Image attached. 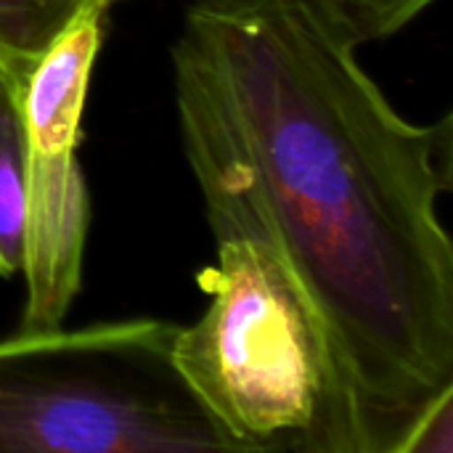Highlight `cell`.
<instances>
[{"label": "cell", "mask_w": 453, "mask_h": 453, "mask_svg": "<svg viewBox=\"0 0 453 453\" xmlns=\"http://www.w3.org/2000/svg\"><path fill=\"white\" fill-rule=\"evenodd\" d=\"M24 143L13 90L0 82V276L21 271Z\"/></svg>", "instance_id": "obj_6"}, {"label": "cell", "mask_w": 453, "mask_h": 453, "mask_svg": "<svg viewBox=\"0 0 453 453\" xmlns=\"http://www.w3.org/2000/svg\"><path fill=\"white\" fill-rule=\"evenodd\" d=\"M324 0H196L173 45L215 239L265 247L321 316L372 453L453 390V119H406Z\"/></svg>", "instance_id": "obj_1"}, {"label": "cell", "mask_w": 453, "mask_h": 453, "mask_svg": "<svg viewBox=\"0 0 453 453\" xmlns=\"http://www.w3.org/2000/svg\"><path fill=\"white\" fill-rule=\"evenodd\" d=\"M82 3L85 0H0V74L13 96L32 64Z\"/></svg>", "instance_id": "obj_5"}, {"label": "cell", "mask_w": 453, "mask_h": 453, "mask_svg": "<svg viewBox=\"0 0 453 453\" xmlns=\"http://www.w3.org/2000/svg\"><path fill=\"white\" fill-rule=\"evenodd\" d=\"M175 332L127 319L0 340V453H239L180 374Z\"/></svg>", "instance_id": "obj_3"}, {"label": "cell", "mask_w": 453, "mask_h": 453, "mask_svg": "<svg viewBox=\"0 0 453 453\" xmlns=\"http://www.w3.org/2000/svg\"><path fill=\"white\" fill-rule=\"evenodd\" d=\"M111 3H114V0H111Z\"/></svg>", "instance_id": "obj_9"}, {"label": "cell", "mask_w": 453, "mask_h": 453, "mask_svg": "<svg viewBox=\"0 0 453 453\" xmlns=\"http://www.w3.org/2000/svg\"><path fill=\"white\" fill-rule=\"evenodd\" d=\"M210 305L173 356L239 453H372L340 353L289 271L250 239H215Z\"/></svg>", "instance_id": "obj_2"}, {"label": "cell", "mask_w": 453, "mask_h": 453, "mask_svg": "<svg viewBox=\"0 0 453 453\" xmlns=\"http://www.w3.org/2000/svg\"><path fill=\"white\" fill-rule=\"evenodd\" d=\"M109 5L85 0L16 90L24 143L21 329L61 326L80 292L90 202L77 141Z\"/></svg>", "instance_id": "obj_4"}, {"label": "cell", "mask_w": 453, "mask_h": 453, "mask_svg": "<svg viewBox=\"0 0 453 453\" xmlns=\"http://www.w3.org/2000/svg\"><path fill=\"white\" fill-rule=\"evenodd\" d=\"M433 3L435 0H324L337 27L356 48L393 37Z\"/></svg>", "instance_id": "obj_7"}, {"label": "cell", "mask_w": 453, "mask_h": 453, "mask_svg": "<svg viewBox=\"0 0 453 453\" xmlns=\"http://www.w3.org/2000/svg\"><path fill=\"white\" fill-rule=\"evenodd\" d=\"M398 453H453V390L414 422Z\"/></svg>", "instance_id": "obj_8"}]
</instances>
